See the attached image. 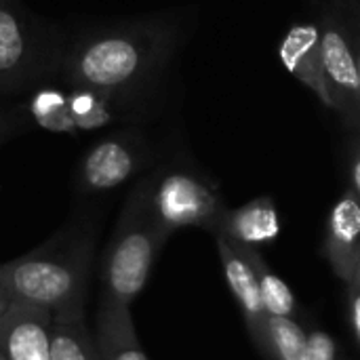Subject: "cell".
<instances>
[{"label": "cell", "instance_id": "cell-23", "mask_svg": "<svg viewBox=\"0 0 360 360\" xmlns=\"http://www.w3.org/2000/svg\"><path fill=\"white\" fill-rule=\"evenodd\" d=\"M356 59H359V80H360V42H359V51H356ZM360 91V86H359Z\"/></svg>", "mask_w": 360, "mask_h": 360}, {"label": "cell", "instance_id": "cell-13", "mask_svg": "<svg viewBox=\"0 0 360 360\" xmlns=\"http://www.w3.org/2000/svg\"><path fill=\"white\" fill-rule=\"evenodd\" d=\"M97 348L101 360H148L143 354L129 304L103 293L97 312Z\"/></svg>", "mask_w": 360, "mask_h": 360}, {"label": "cell", "instance_id": "cell-8", "mask_svg": "<svg viewBox=\"0 0 360 360\" xmlns=\"http://www.w3.org/2000/svg\"><path fill=\"white\" fill-rule=\"evenodd\" d=\"M55 314L49 308L13 302L0 319V354L4 360H51Z\"/></svg>", "mask_w": 360, "mask_h": 360}, {"label": "cell", "instance_id": "cell-21", "mask_svg": "<svg viewBox=\"0 0 360 360\" xmlns=\"http://www.w3.org/2000/svg\"><path fill=\"white\" fill-rule=\"evenodd\" d=\"M11 304H13V300L0 293V319H2L4 314H6V310L11 308Z\"/></svg>", "mask_w": 360, "mask_h": 360}, {"label": "cell", "instance_id": "cell-14", "mask_svg": "<svg viewBox=\"0 0 360 360\" xmlns=\"http://www.w3.org/2000/svg\"><path fill=\"white\" fill-rule=\"evenodd\" d=\"M234 245L249 259V264L253 266V270L257 274L259 293H262V302H264V308H266L268 316H293L297 304H295V295L289 289V285L268 268V264L264 262V257L257 253L255 247L240 245V243H234Z\"/></svg>", "mask_w": 360, "mask_h": 360}, {"label": "cell", "instance_id": "cell-16", "mask_svg": "<svg viewBox=\"0 0 360 360\" xmlns=\"http://www.w3.org/2000/svg\"><path fill=\"white\" fill-rule=\"evenodd\" d=\"M268 348L274 360H306L308 335L293 316H268Z\"/></svg>", "mask_w": 360, "mask_h": 360}, {"label": "cell", "instance_id": "cell-11", "mask_svg": "<svg viewBox=\"0 0 360 360\" xmlns=\"http://www.w3.org/2000/svg\"><path fill=\"white\" fill-rule=\"evenodd\" d=\"M278 59L291 76L308 86L323 105L331 110V97L323 76L321 27L314 23L293 25L278 44Z\"/></svg>", "mask_w": 360, "mask_h": 360}, {"label": "cell", "instance_id": "cell-15", "mask_svg": "<svg viewBox=\"0 0 360 360\" xmlns=\"http://www.w3.org/2000/svg\"><path fill=\"white\" fill-rule=\"evenodd\" d=\"M51 360H101L97 340L84 327V319H55Z\"/></svg>", "mask_w": 360, "mask_h": 360}, {"label": "cell", "instance_id": "cell-5", "mask_svg": "<svg viewBox=\"0 0 360 360\" xmlns=\"http://www.w3.org/2000/svg\"><path fill=\"white\" fill-rule=\"evenodd\" d=\"M148 192L152 213L167 234L179 228L215 232L228 211L217 188L200 173L184 167H165L150 173Z\"/></svg>", "mask_w": 360, "mask_h": 360}, {"label": "cell", "instance_id": "cell-24", "mask_svg": "<svg viewBox=\"0 0 360 360\" xmlns=\"http://www.w3.org/2000/svg\"><path fill=\"white\" fill-rule=\"evenodd\" d=\"M0 360H4V359H2V354H0Z\"/></svg>", "mask_w": 360, "mask_h": 360}, {"label": "cell", "instance_id": "cell-22", "mask_svg": "<svg viewBox=\"0 0 360 360\" xmlns=\"http://www.w3.org/2000/svg\"><path fill=\"white\" fill-rule=\"evenodd\" d=\"M350 285H359L360 287V257H359V264H356V272H354V281H352Z\"/></svg>", "mask_w": 360, "mask_h": 360}, {"label": "cell", "instance_id": "cell-19", "mask_svg": "<svg viewBox=\"0 0 360 360\" xmlns=\"http://www.w3.org/2000/svg\"><path fill=\"white\" fill-rule=\"evenodd\" d=\"M348 181H350V190L354 192V196L360 200V133L356 135V139L352 143V150H350Z\"/></svg>", "mask_w": 360, "mask_h": 360}, {"label": "cell", "instance_id": "cell-1", "mask_svg": "<svg viewBox=\"0 0 360 360\" xmlns=\"http://www.w3.org/2000/svg\"><path fill=\"white\" fill-rule=\"evenodd\" d=\"M179 40L167 15L84 23L70 32L59 80L105 112L133 108L167 70Z\"/></svg>", "mask_w": 360, "mask_h": 360}, {"label": "cell", "instance_id": "cell-7", "mask_svg": "<svg viewBox=\"0 0 360 360\" xmlns=\"http://www.w3.org/2000/svg\"><path fill=\"white\" fill-rule=\"evenodd\" d=\"M321 53H323V76L331 97V110L340 114L342 122L360 133V80L356 51L350 44L348 30L327 19L321 30Z\"/></svg>", "mask_w": 360, "mask_h": 360}, {"label": "cell", "instance_id": "cell-18", "mask_svg": "<svg viewBox=\"0 0 360 360\" xmlns=\"http://www.w3.org/2000/svg\"><path fill=\"white\" fill-rule=\"evenodd\" d=\"M21 114L17 110H8V108H0V146L15 137L17 133L23 131V124H21Z\"/></svg>", "mask_w": 360, "mask_h": 360}, {"label": "cell", "instance_id": "cell-3", "mask_svg": "<svg viewBox=\"0 0 360 360\" xmlns=\"http://www.w3.org/2000/svg\"><path fill=\"white\" fill-rule=\"evenodd\" d=\"M70 32L23 0H0V95L17 97L57 80Z\"/></svg>", "mask_w": 360, "mask_h": 360}, {"label": "cell", "instance_id": "cell-10", "mask_svg": "<svg viewBox=\"0 0 360 360\" xmlns=\"http://www.w3.org/2000/svg\"><path fill=\"white\" fill-rule=\"evenodd\" d=\"M325 255L335 274L350 285L360 257V200L350 188L329 211L325 226Z\"/></svg>", "mask_w": 360, "mask_h": 360}, {"label": "cell", "instance_id": "cell-2", "mask_svg": "<svg viewBox=\"0 0 360 360\" xmlns=\"http://www.w3.org/2000/svg\"><path fill=\"white\" fill-rule=\"evenodd\" d=\"M93 236L86 226L63 230L51 245L0 266V293L49 308L55 319H82Z\"/></svg>", "mask_w": 360, "mask_h": 360}, {"label": "cell", "instance_id": "cell-20", "mask_svg": "<svg viewBox=\"0 0 360 360\" xmlns=\"http://www.w3.org/2000/svg\"><path fill=\"white\" fill-rule=\"evenodd\" d=\"M350 287H352V329L356 342L360 344V287L359 285H350Z\"/></svg>", "mask_w": 360, "mask_h": 360}, {"label": "cell", "instance_id": "cell-17", "mask_svg": "<svg viewBox=\"0 0 360 360\" xmlns=\"http://www.w3.org/2000/svg\"><path fill=\"white\" fill-rule=\"evenodd\" d=\"M306 360H338V348L331 335L325 331H312L308 335V356Z\"/></svg>", "mask_w": 360, "mask_h": 360}, {"label": "cell", "instance_id": "cell-12", "mask_svg": "<svg viewBox=\"0 0 360 360\" xmlns=\"http://www.w3.org/2000/svg\"><path fill=\"white\" fill-rule=\"evenodd\" d=\"M213 234H224L234 243L255 249L276 240L281 234V217L274 200L268 196H259L238 209H228Z\"/></svg>", "mask_w": 360, "mask_h": 360}, {"label": "cell", "instance_id": "cell-4", "mask_svg": "<svg viewBox=\"0 0 360 360\" xmlns=\"http://www.w3.org/2000/svg\"><path fill=\"white\" fill-rule=\"evenodd\" d=\"M169 234L150 207L148 177L131 190L103 259V293L131 306L143 291L156 255Z\"/></svg>", "mask_w": 360, "mask_h": 360}, {"label": "cell", "instance_id": "cell-6", "mask_svg": "<svg viewBox=\"0 0 360 360\" xmlns=\"http://www.w3.org/2000/svg\"><path fill=\"white\" fill-rule=\"evenodd\" d=\"M152 158L148 137L137 129H114L93 139L74 169V190L82 196L124 186Z\"/></svg>", "mask_w": 360, "mask_h": 360}, {"label": "cell", "instance_id": "cell-9", "mask_svg": "<svg viewBox=\"0 0 360 360\" xmlns=\"http://www.w3.org/2000/svg\"><path fill=\"white\" fill-rule=\"evenodd\" d=\"M213 236L217 240V251H219L226 283H228L232 295L236 297V302H238V306H240V310L245 314L251 338L255 340L262 354L270 356V348H268V312H266L264 302H262L257 274H255L253 266L249 264V259L240 253V249L230 238H226L224 234H213Z\"/></svg>", "mask_w": 360, "mask_h": 360}]
</instances>
